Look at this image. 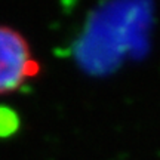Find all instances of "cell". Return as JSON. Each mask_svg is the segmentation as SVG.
I'll return each instance as SVG.
<instances>
[{"label":"cell","mask_w":160,"mask_h":160,"mask_svg":"<svg viewBox=\"0 0 160 160\" xmlns=\"http://www.w3.org/2000/svg\"><path fill=\"white\" fill-rule=\"evenodd\" d=\"M40 73L42 64L27 37L11 25L0 24V97L21 91Z\"/></svg>","instance_id":"1"},{"label":"cell","mask_w":160,"mask_h":160,"mask_svg":"<svg viewBox=\"0 0 160 160\" xmlns=\"http://www.w3.org/2000/svg\"><path fill=\"white\" fill-rule=\"evenodd\" d=\"M21 119L13 108L0 105V138H9L19 131Z\"/></svg>","instance_id":"2"}]
</instances>
